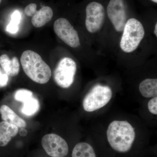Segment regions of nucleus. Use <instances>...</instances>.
Instances as JSON below:
<instances>
[{
    "instance_id": "f8f14e48",
    "label": "nucleus",
    "mask_w": 157,
    "mask_h": 157,
    "mask_svg": "<svg viewBox=\"0 0 157 157\" xmlns=\"http://www.w3.org/2000/svg\"><path fill=\"white\" fill-rule=\"evenodd\" d=\"M18 128L7 122H0V146L5 147L18 133Z\"/></svg>"
},
{
    "instance_id": "6e6552de",
    "label": "nucleus",
    "mask_w": 157,
    "mask_h": 157,
    "mask_svg": "<svg viewBox=\"0 0 157 157\" xmlns=\"http://www.w3.org/2000/svg\"><path fill=\"white\" fill-rule=\"evenodd\" d=\"M42 145L46 153L51 157H65L69 152L67 141L56 134L45 135L42 137Z\"/></svg>"
},
{
    "instance_id": "b1692460",
    "label": "nucleus",
    "mask_w": 157,
    "mask_h": 157,
    "mask_svg": "<svg viewBox=\"0 0 157 157\" xmlns=\"http://www.w3.org/2000/svg\"><path fill=\"white\" fill-rule=\"evenodd\" d=\"M151 1H152L154 2L157 3V0H151Z\"/></svg>"
},
{
    "instance_id": "7ed1b4c3",
    "label": "nucleus",
    "mask_w": 157,
    "mask_h": 157,
    "mask_svg": "<svg viewBox=\"0 0 157 157\" xmlns=\"http://www.w3.org/2000/svg\"><path fill=\"white\" fill-rule=\"evenodd\" d=\"M145 31L143 25L135 18L127 20L121 38L120 45L125 53H131L136 50L143 40Z\"/></svg>"
},
{
    "instance_id": "0eeeda50",
    "label": "nucleus",
    "mask_w": 157,
    "mask_h": 157,
    "mask_svg": "<svg viewBox=\"0 0 157 157\" xmlns=\"http://www.w3.org/2000/svg\"><path fill=\"white\" fill-rule=\"evenodd\" d=\"M86 13L85 25L86 29L91 33L98 32L104 22L105 10L104 6L97 2H92L86 6Z\"/></svg>"
},
{
    "instance_id": "ddd939ff",
    "label": "nucleus",
    "mask_w": 157,
    "mask_h": 157,
    "mask_svg": "<svg viewBox=\"0 0 157 157\" xmlns=\"http://www.w3.org/2000/svg\"><path fill=\"white\" fill-rule=\"evenodd\" d=\"M0 113L2 119L5 121L12 124L20 128H25L26 126L25 121L20 117L9 107L3 105L0 107Z\"/></svg>"
},
{
    "instance_id": "5701e85b",
    "label": "nucleus",
    "mask_w": 157,
    "mask_h": 157,
    "mask_svg": "<svg viewBox=\"0 0 157 157\" xmlns=\"http://www.w3.org/2000/svg\"><path fill=\"white\" fill-rule=\"evenodd\" d=\"M154 34L155 35L156 37L157 36V24H155V29H154Z\"/></svg>"
},
{
    "instance_id": "20e7f679",
    "label": "nucleus",
    "mask_w": 157,
    "mask_h": 157,
    "mask_svg": "<svg viewBox=\"0 0 157 157\" xmlns=\"http://www.w3.org/2000/svg\"><path fill=\"white\" fill-rule=\"evenodd\" d=\"M113 96L111 88L97 84L86 94L82 102L83 109L87 112H93L104 107L110 101Z\"/></svg>"
},
{
    "instance_id": "4468645a",
    "label": "nucleus",
    "mask_w": 157,
    "mask_h": 157,
    "mask_svg": "<svg viewBox=\"0 0 157 157\" xmlns=\"http://www.w3.org/2000/svg\"><path fill=\"white\" fill-rule=\"evenodd\" d=\"M141 95L145 98H152L157 96V79L146 78L141 81L139 86Z\"/></svg>"
},
{
    "instance_id": "dca6fc26",
    "label": "nucleus",
    "mask_w": 157,
    "mask_h": 157,
    "mask_svg": "<svg viewBox=\"0 0 157 157\" xmlns=\"http://www.w3.org/2000/svg\"><path fill=\"white\" fill-rule=\"evenodd\" d=\"M21 112L24 115L30 117L35 115L39 111L40 104L36 98L33 97L22 102Z\"/></svg>"
},
{
    "instance_id": "9b49d317",
    "label": "nucleus",
    "mask_w": 157,
    "mask_h": 157,
    "mask_svg": "<svg viewBox=\"0 0 157 157\" xmlns=\"http://www.w3.org/2000/svg\"><path fill=\"white\" fill-rule=\"evenodd\" d=\"M0 65L3 71L9 76L14 77L19 73V62L16 57L11 59L7 55H2L0 56Z\"/></svg>"
},
{
    "instance_id": "f257e3e1",
    "label": "nucleus",
    "mask_w": 157,
    "mask_h": 157,
    "mask_svg": "<svg viewBox=\"0 0 157 157\" xmlns=\"http://www.w3.org/2000/svg\"><path fill=\"white\" fill-rule=\"evenodd\" d=\"M107 140L113 150L121 153L128 151L135 138V129L126 121H114L107 131Z\"/></svg>"
},
{
    "instance_id": "aec40b11",
    "label": "nucleus",
    "mask_w": 157,
    "mask_h": 157,
    "mask_svg": "<svg viewBox=\"0 0 157 157\" xmlns=\"http://www.w3.org/2000/svg\"><path fill=\"white\" fill-rule=\"evenodd\" d=\"M149 111L155 115L157 114V97L153 98L147 104Z\"/></svg>"
},
{
    "instance_id": "6ab92c4d",
    "label": "nucleus",
    "mask_w": 157,
    "mask_h": 157,
    "mask_svg": "<svg viewBox=\"0 0 157 157\" xmlns=\"http://www.w3.org/2000/svg\"><path fill=\"white\" fill-rule=\"evenodd\" d=\"M37 6L36 3H30L26 6L24 12L25 15L28 17H32L36 12Z\"/></svg>"
},
{
    "instance_id": "423d86ee",
    "label": "nucleus",
    "mask_w": 157,
    "mask_h": 157,
    "mask_svg": "<svg viewBox=\"0 0 157 157\" xmlns=\"http://www.w3.org/2000/svg\"><path fill=\"white\" fill-rule=\"evenodd\" d=\"M53 29L57 36L68 46L73 48L80 46L78 33L67 19L63 17L57 19Z\"/></svg>"
},
{
    "instance_id": "9d476101",
    "label": "nucleus",
    "mask_w": 157,
    "mask_h": 157,
    "mask_svg": "<svg viewBox=\"0 0 157 157\" xmlns=\"http://www.w3.org/2000/svg\"><path fill=\"white\" fill-rule=\"evenodd\" d=\"M53 16V10L50 7L43 6L32 17L31 22L35 27H42L50 21Z\"/></svg>"
},
{
    "instance_id": "2eb2a0df",
    "label": "nucleus",
    "mask_w": 157,
    "mask_h": 157,
    "mask_svg": "<svg viewBox=\"0 0 157 157\" xmlns=\"http://www.w3.org/2000/svg\"><path fill=\"white\" fill-rule=\"evenodd\" d=\"M72 157H97L91 145L86 142L76 144L72 152Z\"/></svg>"
},
{
    "instance_id": "f3484780",
    "label": "nucleus",
    "mask_w": 157,
    "mask_h": 157,
    "mask_svg": "<svg viewBox=\"0 0 157 157\" xmlns=\"http://www.w3.org/2000/svg\"><path fill=\"white\" fill-rule=\"evenodd\" d=\"M21 15L18 11L13 12L11 16V21L7 27V30L10 33L15 34L18 30V25L20 21Z\"/></svg>"
},
{
    "instance_id": "393cba45",
    "label": "nucleus",
    "mask_w": 157,
    "mask_h": 157,
    "mask_svg": "<svg viewBox=\"0 0 157 157\" xmlns=\"http://www.w3.org/2000/svg\"><path fill=\"white\" fill-rule=\"evenodd\" d=\"M2 0H0V4H1V2H2Z\"/></svg>"
},
{
    "instance_id": "a211bd4d",
    "label": "nucleus",
    "mask_w": 157,
    "mask_h": 157,
    "mask_svg": "<svg viewBox=\"0 0 157 157\" xmlns=\"http://www.w3.org/2000/svg\"><path fill=\"white\" fill-rule=\"evenodd\" d=\"M33 97V92L30 90L24 89L17 90L14 94V100L22 103Z\"/></svg>"
},
{
    "instance_id": "f03ea898",
    "label": "nucleus",
    "mask_w": 157,
    "mask_h": 157,
    "mask_svg": "<svg viewBox=\"0 0 157 157\" xmlns=\"http://www.w3.org/2000/svg\"><path fill=\"white\" fill-rule=\"evenodd\" d=\"M20 62L25 73L33 81L43 84L50 80L52 76L50 67L37 52L25 51L21 56Z\"/></svg>"
},
{
    "instance_id": "39448f33",
    "label": "nucleus",
    "mask_w": 157,
    "mask_h": 157,
    "mask_svg": "<svg viewBox=\"0 0 157 157\" xmlns=\"http://www.w3.org/2000/svg\"><path fill=\"white\" fill-rule=\"evenodd\" d=\"M76 70L77 65L74 60L67 57L63 58L54 72L55 82L59 87L68 88L74 82Z\"/></svg>"
},
{
    "instance_id": "412c9836",
    "label": "nucleus",
    "mask_w": 157,
    "mask_h": 157,
    "mask_svg": "<svg viewBox=\"0 0 157 157\" xmlns=\"http://www.w3.org/2000/svg\"><path fill=\"white\" fill-rule=\"evenodd\" d=\"M9 81V76L0 68V87H5Z\"/></svg>"
},
{
    "instance_id": "1a4fd4ad",
    "label": "nucleus",
    "mask_w": 157,
    "mask_h": 157,
    "mask_svg": "<svg viewBox=\"0 0 157 157\" xmlns=\"http://www.w3.org/2000/svg\"><path fill=\"white\" fill-rule=\"evenodd\" d=\"M107 14L116 30L123 32L127 21L126 8L124 0H110Z\"/></svg>"
},
{
    "instance_id": "4be33fe9",
    "label": "nucleus",
    "mask_w": 157,
    "mask_h": 157,
    "mask_svg": "<svg viewBox=\"0 0 157 157\" xmlns=\"http://www.w3.org/2000/svg\"><path fill=\"white\" fill-rule=\"evenodd\" d=\"M18 132H19L20 135L21 136H22V137L26 136L28 134V131L25 129L24 128H21Z\"/></svg>"
}]
</instances>
